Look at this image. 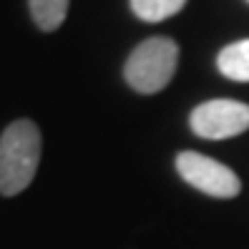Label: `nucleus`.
Wrapping results in <instances>:
<instances>
[{
    "label": "nucleus",
    "instance_id": "obj_1",
    "mask_svg": "<svg viewBox=\"0 0 249 249\" xmlns=\"http://www.w3.org/2000/svg\"><path fill=\"white\" fill-rule=\"evenodd\" d=\"M43 154L40 131L31 119L13 121L0 136V194L16 196L31 186Z\"/></svg>",
    "mask_w": 249,
    "mask_h": 249
},
{
    "label": "nucleus",
    "instance_id": "obj_2",
    "mask_svg": "<svg viewBox=\"0 0 249 249\" xmlns=\"http://www.w3.org/2000/svg\"><path fill=\"white\" fill-rule=\"evenodd\" d=\"M179 63V46L166 36L146 38L131 51L124 78L139 93H159L171 83Z\"/></svg>",
    "mask_w": 249,
    "mask_h": 249
},
{
    "label": "nucleus",
    "instance_id": "obj_3",
    "mask_svg": "<svg viewBox=\"0 0 249 249\" xmlns=\"http://www.w3.org/2000/svg\"><path fill=\"white\" fill-rule=\"evenodd\" d=\"M189 126L196 136L209 141L234 139L249 128V106L231 98H214L192 111Z\"/></svg>",
    "mask_w": 249,
    "mask_h": 249
},
{
    "label": "nucleus",
    "instance_id": "obj_4",
    "mask_svg": "<svg viewBox=\"0 0 249 249\" xmlns=\"http://www.w3.org/2000/svg\"><path fill=\"white\" fill-rule=\"evenodd\" d=\"M177 171L186 184L216 199H231L242 189L239 177L229 166L196 151H181L177 156Z\"/></svg>",
    "mask_w": 249,
    "mask_h": 249
},
{
    "label": "nucleus",
    "instance_id": "obj_5",
    "mask_svg": "<svg viewBox=\"0 0 249 249\" xmlns=\"http://www.w3.org/2000/svg\"><path fill=\"white\" fill-rule=\"evenodd\" d=\"M216 66L222 71V76H227L229 81L249 83V38L229 43L227 48H222Z\"/></svg>",
    "mask_w": 249,
    "mask_h": 249
},
{
    "label": "nucleus",
    "instance_id": "obj_6",
    "mask_svg": "<svg viewBox=\"0 0 249 249\" xmlns=\"http://www.w3.org/2000/svg\"><path fill=\"white\" fill-rule=\"evenodd\" d=\"M68 3L71 0H28V8H31L33 23L40 31L51 33L63 25L68 16Z\"/></svg>",
    "mask_w": 249,
    "mask_h": 249
},
{
    "label": "nucleus",
    "instance_id": "obj_7",
    "mask_svg": "<svg viewBox=\"0 0 249 249\" xmlns=\"http://www.w3.org/2000/svg\"><path fill=\"white\" fill-rule=\"evenodd\" d=\"M184 5H186V0H131L134 16L146 20V23L166 20L171 16H177Z\"/></svg>",
    "mask_w": 249,
    "mask_h": 249
}]
</instances>
